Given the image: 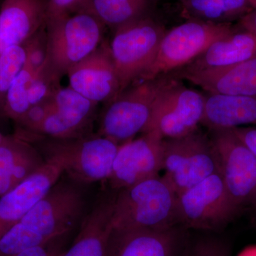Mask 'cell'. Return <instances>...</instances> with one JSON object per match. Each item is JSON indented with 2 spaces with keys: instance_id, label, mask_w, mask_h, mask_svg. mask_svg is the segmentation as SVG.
I'll return each mask as SVG.
<instances>
[{
  "instance_id": "32",
  "label": "cell",
  "mask_w": 256,
  "mask_h": 256,
  "mask_svg": "<svg viewBox=\"0 0 256 256\" xmlns=\"http://www.w3.org/2000/svg\"><path fill=\"white\" fill-rule=\"evenodd\" d=\"M239 28L256 37V8L238 20Z\"/></svg>"
},
{
  "instance_id": "24",
  "label": "cell",
  "mask_w": 256,
  "mask_h": 256,
  "mask_svg": "<svg viewBox=\"0 0 256 256\" xmlns=\"http://www.w3.org/2000/svg\"><path fill=\"white\" fill-rule=\"evenodd\" d=\"M154 0H90L89 12L112 31L148 16Z\"/></svg>"
},
{
  "instance_id": "10",
  "label": "cell",
  "mask_w": 256,
  "mask_h": 256,
  "mask_svg": "<svg viewBox=\"0 0 256 256\" xmlns=\"http://www.w3.org/2000/svg\"><path fill=\"white\" fill-rule=\"evenodd\" d=\"M206 96L168 78L156 96L146 132L165 139L184 137L198 129L204 112Z\"/></svg>"
},
{
  "instance_id": "31",
  "label": "cell",
  "mask_w": 256,
  "mask_h": 256,
  "mask_svg": "<svg viewBox=\"0 0 256 256\" xmlns=\"http://www.w3.org/2000/svg\"><path fill=\"white\" fill-rule=\"evenodd\" d=\"M236 136L256 158V128L242 126L232 128Z\"/></svg>"
},
{
  "instance_id": "27",
  "label": "cell",
  "mask_w": 256,
  "mask_h": 256,
  "mask_svg": "<svg viewBox=\"0 0 256 256\" xmlns=\"http://www.w3.org/2000/svg\"><path fill=\"white\" fill-rule=\"evenodd\" d=\"M62 77L50 66L46 58L32 80L28 98L30 106L44 102L54 96L62 87Z\"/></svg>"
},
{
  "instance_id": "1",
  "label": "cell",
  "mask_w": 256,
  "mask_h": 256,
  "mask_svg": "<svg viewBox=\"0 0 256 256\" xmlns=\"http://www.w3.org/2000/svg\"><path fill=\"white\" fill-rule=\"evenodd\" d=\"M84 186L68 178H60L0 239V256H16L68 235L84 216L86 206Z\"/></svg>"
},
{
  "instance_id": "9",
  "label": "cell",
  "mask_w": 256,
  "mask_h": 256,
  "mask_svg": "<svg viewBox=\"0 0 256 256\" xmlns=\"http://www.w3.org/2000/svg\"><path fill=\"white\" fill-rule=\"evenodd\" d=\"M220 173L178 195L176 224L183 228L218 232L240 214Z\"/></svg>"
},
{
  "instance_id": "8",
  "label": "cell",
  "mask_w": 256,
  "mask_h": 256,
  "mask_svg": "<svg viewBox=\"0 0 256 256\" xmlns=\"http://www.w3.org/2000/svg\"><path fill=\"white\" fill-rule=\"evenodd\" d=\"M235 30L230 23L214 24L188 20L165 32L156 58L141 80H153L186 66L213 42Z\"/></svg>"
},
{
  "instance_id": "30",
  "label": "cell",
  "mask_w": 256,
  "mask_h": 256,
  "mask_svg": "<svg viewBox=\"0 0 256 256\" xmlns=\"http://www.w3.org/2000/svg\"><path fill=\"white\" fill-rule=\"evenodd\" d=\"M66 236L54 239L41 246L30 248L16 256H60L63 254V242Z\"/></svg>"
},
{
  "instance_id": "15",
  "label": "cell",
  "mask_w": 256,
  "mask_h": 256,
  "mask_svg": "<svg viewBox=\"0 0 256 256\" xmlns=\"http://www.w3.org/2000/svg\"><path fill=\"white\" fill-rule=\"evenodd\" d=\"M182 228H112L106 256H178L184 240Z\"/></svg>"
},
{
  "instance_id": "22",
  "label": "cell",
  "mask_w": 256,
  "mask_h": 256,
  "mask_svg": "<svg viewBox=\"0 0 256 256\" xmlns=\"http://www.w3.org/2000/svg\"><path fill=\"white\" fill-rule=\"evenodd\" d=\"M201 124L210 130L256 126V96L206 94Z\"/></svg>"
},
{
  "instance_id": "26",
  "label": "cell",
  "mask_w": 256,
  "mask_h": 256,
  "mask_svg": "<svg viewBox=\"0 0 256 256\" xmlns=\"http://www.w3.org/2000/svg\"><path fill=\"white\" fill-rule=\"evenodd\" d=\"M26 60L25 44L12 47L0 55V118H4L6 95Z\"/></svg>"
},
{
  "instance_id": "7",
  "label": "cell",
  "mask_w": 256,
  "mask_h": 256,
  "mask_svg": "<svg viewBox=\"0 0 256 256\" xmlns=\"http://www.w3.org/2000/svg\"><path fill=\"white\" fill-rule=\"evenodd\" d=\"M164 28L149 16L114 31L109 48L120 84V92L141 80L156 58Z\"/></svg>"
},
{
  "instance_id": "20",
  "label": "cell",
  "mask_w": 256,
  "mask_h": 256,
  "mask_svg": "<svg viewBox=\"0 0 256 256\" xmlns=\"http://www.w3.org/2000/svg\"><path fill=\"white\" fill-rule=\"evenodd\" d=\"M46 162L34 144L14 136L0 143V196L30 178Z\"/></svg>"
},
{
  "instance_id": "3",
  "label": "cell",
  "mask_w": 256,
  "mask_h": 256,
  "mask_svg": "<svg viewBox=\"0 0 256 256\" xmlns=\"http://www.w3.org/2000/svg\"><path fill=\"white\" fill-rule=\"evenodd\" d=\"M45 160L56 162L70 180L87 185L106 182L120 144L99 134L73 139L42 138L32 142Z\"/></svg>"
},
{
  "instance_id": "17",
  "label": "cell",
  "mask_w": 256,
  "mask_h": 256,
  "mask_svg": "<svg viewBox=\"0 0 256 256\" xmlns=\"http://www.w3.org/2000/svg\"><path fill=\"white\" fill-rule=\"evenodd\" d=\"M46 21L44 0H4L0 8V55L25 44Z\"/></svg>"
},
{
  "instance_id": "13",
  "label": "cell",
  "mask_w": 256,
  "mask_h": 256,
  "mask_svg": "<svg viewBox=\"0 0 256 256\" xmlns=\"http://www.w3.org/2000/svg\"><path fill=\"white\" fill-rule=\"evenodd\" d=\"M66 76L69 86L96 104H106L120 94L118 76L106 40Z\"/></svg>"
},
{
  "instance_id": "25",
  "label": "cell",
  "mask_w": 256,
  "mask_h": 256,
  "mask_svg": "<svg viewBox=\"0 0 256 256\" xmlns=\"http://www.w3.org/2000/svg\"><path fill=\"white\" fill-rule=\"evenodd\" d=\"M38 70L28 63L14 79L5 100L4 116L15 121L20 119L31 108L28 98L30 86Z\"/></svg>"
},
{
  "instance_id": "11",
  "label": "cell",
  "mask_w": 256,
  "mask_h": 256,
  "mask_svg": "<svg viewBox=\"0 0 256 256\" xmlns=\"http://www.w3.org/2000/svg\"><path fill=\"white\" fill-rule=\"evenodd\" d=\"M220 162V174L239 212L256 204V158L232 128L210 130Z\"/></svg>"
},
{
  "instance_id": "4",
  "label": "cell",
  "mask_w": 256,
  "mask_h": 256,
  "mask_svg": "<svg viewBox=\"0 0 256 256\" xmlns=\"http://www.w3.org/2000/svg\"><path fill=\"white\" fill-rule=\"evenodd\" d=\"M106 28L90 12L46 22L47 62L62 78L65 76L102 44Z\"/></svg>"
},
{
  "instance_id": "5",
  "label": "cell",
  "mask_w": 256,
  "mask_h": 256,
  "mask_svg": "<svg viewBox=\"0 0 256 256\" xmlns=\"http://www.w3.org/2000/svg\"><path fill=\"white\" fill-rule=\"evenodd\" d=\"M168 78L132 84L106 104L99 118L96 134L119 144L146 132L160 90Z\"/></svg>"
},
{
  "instance_id": "35",
  "label": "cell",
  "mask_w": 256,
  "mask_h": 256,
  "mask_svg": "<svg viewBox=\"0 0 256 256\" xmlns=\"http://www.w3.org/2000/svg\"><path fill=\"white\" fill-rule=\"evenodd\" d=\"M254 208H255V210H256V204L255 206H254Z\"/></svg>"
},
{
  "instance_id": "6",
  "label": "cell",
  "mask_w": 256,
  "mask_h": 256,
  "mask_svg": "<svg viewBox=\"0 0 256 256\" xmlns=\"http://www.w3.org/2000/svg\"><path fill=\"white\" fill-rule=\"evenodd\" d=\"M162 148L164 176L178 195L220 173L214 144L200 129L184 137L163 140Z\"/></svg>"
},
{
  "instance_id": "14",
  "label": "cell",
  "mask_w": 256,
  "mask_h": 256,
  "mask_svg": "<svg viewBox=\"0 0 256 256\" xmlns=\"http://www.w3.org/2000/svg\"><path fill=\"white\" fill-rule=\"evenodd\" d=\"M63 174L60 165L46 160L36 172L0 196V239L48 193Z\"/></svg>"
},
{
  "instance_id": "28",
  "label": "cell",
  "mask_w": 256,
  "mask_h": 256,
  "mask_svg": "<svg viewBox=\"0 0 256 256\" xmlns=\"http://www.w3.org/2000/svg\"><path fill=\"white\" fill-rule=\"evenodd\" d=\"M182 256H232L227 240L216 236L202 237L184 249Z\"/></svg>"
},
{
  "instance_id": "21",
  "label": "cell",
  "mask_w": 256,
  "mask_h": 256,
  "mask_svg": "<svg viewBox=\"0 0 256 256\" xmlns=\"http://www.w3.org/2000/svg\"><path fill=\"white\" fill-rule=\"evenodd\" d=\"M256 56V37L237 28L213 42L202 54L183 69L188 70H215L232 66Z\"/></svg>"
},
{
  "instance_id": "19",
  "label": "cell",
  "mask_w": 256,
  "mask_h": 256,
  "mask_svg": "<svg viewBox=\"0 0 256 256\" xmlns=\"http://www.w3.org/2000/svg\"><path fill=\"white\" fill-rule=\"evenodd\" d=\"M114 193L104 192L84 216L76 237L60 256H106L112 230Z\"/></svg>"
},
{
  "instance_id": "33",
  "label": "cell",
  "mask_w": 256,
  "mask_h": 256,
  "mask_svg": "<svg viewBox=\"0 0 256 256\" xmlns=\"http://www.w3.org/2000/svg\"><path fill=\"white\" fill-rule=\"evenodd\" d=\"M4 136H4L2 133L1 131H0V143H1L3 139H4Z\"/></svg>"
},
{
  "instance_id": "18",
  "label": "cell",
  "mask_w": 256,
  "mask_h": 256,
  "mask_svg": "<svg viewBox=\"0 0 256 256\" xmlns=\"http://www.w3.org/2000/svg\"><path fill=\"white\" fill-rule=\"evenodd\" d=\"M178 74L208 94L256 96V56L226 68L197 72L180 68Z\"/></svg>"
},
{
  "instance_id": "16",
  "label": "cell",
  "mask_w": 256,
  "mask_h": 256,
  "mask_svg": "<svg viewBox=\"0 0 256 256\" xmlns=\"http://www.w3.org/2000/svg\"><path fill=\"white\" fill-rule=\"evenodd\" d=\"M94 120L78 99L67 94L52 97L50 110L31 132L22 139L32 142L42 138L73 139L92 134Z\"/></svg>"
},
{
  "instance_id": "12",
  "label": "cell",
  "mask_w": 256,
  "mask_h": 256,
  "mask_svg": "<svg viewBox=\"0 0 256 256\" xmlns=\"http://www.w3.org/2000/svg\"><path fill=\"white\" fill-rule=\"evenodd\" d=\"M163 139L148 132L120 144L112 172L106 180L116 192L159 175L163 170Z\"/></svg>"
},
{
  "instance_id": "2",
  "label": "cell",
  "mask_w": 256,
  "mask_h": 256,
  "mask_svg": "<svg viewBox=\"0 0 256 256\" xmlns=\"http://www.w3.org/2000/svg\"><path fill=\"white\" fill-rule=\"evenodd\" d=\"M176 200L174 188L160 175L116 192L112 228L163 230L176 226Z\"/></svg>"
},
{
  "instance_id": "29",
  "label": "cell",
  "mask_w": 256,
  "mask_h": 256,
  "mask_svg": "<svg viewBox=\"0 0 256 256\" xmlns=\"http://www.w3.org/2000/svg\"><path fill=\"white\" fill-rule=\"evenodd\" d=\"M46 21L79 12H89L90 0H44Z\"/></svg>"
},
{
  "instance_id": "23",
  "label": "cell",
  "mask_w": 256,
  "mask_h": 256,
  "mask_svg": "<svg viewBox=\"0 0 256 256\" xmlns=\"http://www.w3.org/2000/svg\"><path fill=\"white\" fill-rule=\"evenodd\" d=\"M188 20L230 23L254 9L252 0H180Z\"/></svg>"
},
{
  "instance_id": "34",
  "label": "cell",
  "mask_w": 256,
  "mask_h": 256,
  "mask_svg": "<svg viewBox=\"0 0 256 256\" xmlns=\"http://www.w3.org/2000/svg\"><path fill=\"white\" fill-rule=\"evenodd\" d=\"M252 4H254V8H256V0H252Z\"/></svg>"
}]
</instances>
